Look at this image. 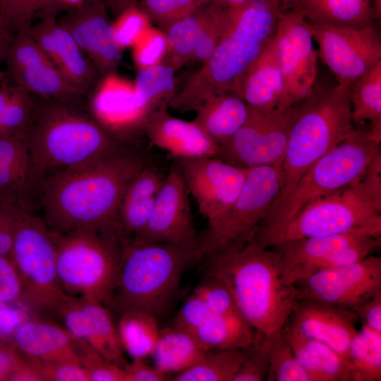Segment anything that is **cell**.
Masks as SVG:
<instances>
[{"label":"cell","mask_w":381,"mask_h":381,"mask_svg":"<svg viewBox=\"0 0 381 381\" xmlns=\"http://www.w3.org/2000/svg\"><path fill=\"white\" fill-rule=\"evenodd\" d=\"M123 151L90 164L58 170L39 183L43 221L55 234L93 231L125 236L118 221L127 186L147 164Z\"/></svg>","instance_id":"6da1fadb"},{"label":"cell","mask_w":381,"mask_h":381,"mask_svg":"<svg viewBox=\"0 0 381 381\" xmlns=\"http://www.w3.org/2000/svg\"><path fill=\"white\" fill-rule=\"evenodd\" d=\"M208 258L207 277L226 285L255 331L273 334L289 321L297 301L296 287L283 282L277 254L255 235Z\"/></svg>","instance_id":"7a4b0ae2"},{"label":"cell","mask_w":381,"mask_h":381,"mask_svg":"<svg viewBox=\"0 0 381 381\" xmlns=\"http://www.w3.org/2000/svg\"><path fill=\"white\" fill-rule=\"evenodd\" d=\"M32 95L35 112L26 142L38 185L48 171L85 166L123 151L83 108Z\"/></svg>","instance_id":"3957f363"},{"label":"cell","mask_w":381,"mask_h":381,"mask_svg":"<svg viewBox=\"0 0 381 381\" xmlns=\"http://www.w3.org/2000/svg\"><path fill=\"white\" fill-rule=\"evenodd\" d=\"M201 258L198 248L126 239L108 305L119 315L140 310L158 318L171 305L186 270Z\"/></svg>","instance_id":"277c9868"},{"label":"cell","mask_w":381,"mask_h":381,"mask_svg":"<svg viewBox=\"0 0 381 381\" xmlns=\"http://www.w3.org/2000/svg\"><path fill=\"white\" fill-rule=\"evenodd\" d=\"M381 140L369 129H356L328 151L300 177L289 193L268 208L255 236L263 246L306 205L357 181L375 154Z\"/></svg>","instance_id":"5b68a950"},{"label":"cell","mask_w":381,"mask_h":381,"mask_svg":"<svg viewBox=\"0 0 381 381\" xmlns=\"http://www.w3.org/2000/svg\"><path fill=\"white\" fill-rule=\"evenodd\" d=\"M349 89L317 87L302 100L282 160L284 183L272 205L281 201L318 159L354 130Z\"/></svg>","instance_id":"8992f818"},{"label":"cell","mask_w":381,"mask_h":381,"mask_svg":"<svg viewBox=\"0 0 381 381\" xmlns=\"http://www.w3.org/2000/svg\"><path fill=\"white\" fill-rule=\"evenodd\" d=\"M381 234V170L368 167L351 184L306 205L265 244L353 231Z\"/></svg>","instance_id":"52a82bcc"},{"label":"cell","mask_w":381,"mask_h":381,"mask_svg":"<svg viewBox=\"0 0 381 381\" xmlns=\"http://www.w3.org/2000/svg\"><path fill=\"white\" fill-rule=\"evenodd\" d=\"M55 235L57 273L64 291L108 305L126 238L93 231Z\"/></svg>","instance_id":"ba28073f"},{"label":"cell","mask_w":381,"mask_h":381,"mask_svg":"<svg viewBox=\"0 0 381 381\" xmlns=\"http://www.w3.org/2000/svg\"><path fill=\"white\" fill-rule=\"evenodd\" d=\"M10 257L20 280V304L35 317H55L67 296L57 273L55 234L31 212L18 214Z\"/></svg>","instance_id":"9c48e42d"},{"label":"cell","mask_w":381,"mask_h":381,"mask_svg":"<svg viewBox=\"0 0 381 381\" xmlns=\"http://www.w3.org/2000/svg\"><path fill=\"white\" fill-rule=\"evenodd\" d=\"M380 243L381 234L360 231L289 240L269 248L278 257L283 282L294 285L319 272L361 260Z\"/></svg>","instance_id":"30bf717a"},{"label":"cell","mask_w":381,"mask_h":381,"mask_svg":"<svg viewBox=\"0 0 381 381\" xmlns=\"http://www.w3.org/2000/svg\"><path fill=\"white\" fill-rule=\"evenodd\" d=\"M283 183L282 162L248 168L245 183L235 200L200 240L202 258L255 235Z\"/></svg>","instance_id":"8fae6325"},{"label":"cell","mask_w":381,"mask_h":381,"mask_svg":"<svg viewBox=\"0 0 381 381\" xmlns=\"http://www.w3.org/2000/svg\"><path fill=\"white\" fill-rule=\"evenodd\" d=\"M301 102L272 109L248 106L245 123L219 145L217 158L244 168L281 163Z\"/></svg>","instance_id":"7c38bea8"},{"label":"cell","mask_w":381,"mask_h":381,"mask_svg":"<svg viewBox=\"0 0 381 381\" xmlns=\"http://www.w3.org/2000/svg\"><path fill=\"white\" fill-rule=\"evenodd\" d=\"M309 23L318 54L337 84L349 89L381 61V37L375 24L349 27Z\"/></svg>","instance_id":"4fadbf2b"},{"label":"cell","mask_w":381,"mask_h":381,"mask_svg":"<svg viewBox=\"0 0 381 381\" xmlns=\"http://www.w3.org/2000/svg\"><path fill=\"white\" fill-rule=\"evenodd\" d=\"M274 40L284 86L279 108H286L304 99L314 90L318 53L309 22L292 9L281 13Z\"/></svg>","instance_id":"5bb4252c"},{"label":"cell","mask_w":381,"mask_h":381,"mask_svg":"<svg viewBox=\"0 0 381 381\" xmlns=\"http://www.w3.org/2000/svg\"><path fill=\"white\" fill-rule=\"evenodd\" d=\"M4 75L13 85L42 97L83 108L88 95L70 85L29 32L12 37L4 62Z\"/></svg>","instance_id":"9a60e30c"},{"label":"cell","mask_w":381,"mask_h":381,"mask_svg":"<svg viewBox=\"0 0 381 381\" xmlns=\"http://www.w3.org/2000/svg\"><path fill=\"white\" fill-rule=\"evenodd\" d=\"M297 300H313L355 311L381 290V258L319 272L294 284Z\"/></svg>","instance_id":"2e32d148"},{"label":"cell","mask_w":381,"mask_h":381,"mask_svg":"<svg viewBox=\"0 0 381 381\" xmlns=\"http://www.w3.org/2000/svg\"><path fill=\"white\" fill-rule=\"evenodd\" d=\"M189 194L195 200L200 212L214 225L225 214L240 193L248 168L229 164L219 158L205 157L176 160Z\"/></svg>","instance_id":"e0dca14e"},{"label":"cell","mask_w":381,"mask_h":381,"mask_svg":"<svg viewBox=\"0 0 381 381\" xmlns=\"http://www.w3.org/2000/svg\"><path fill=\"white\" fill-rule=\"evenodd\" d=\"M188 195L176 161L164 178L145 226L133 238L200 249Z\"/></svg>","instance_id":"ac0fdd59"},{"label":"cell","mask_w":381,"mask_h":381,"mask_svg":"<svg viewBox=\"0 0 381 381\" xmlns=\"http://www.w3.org/2000/svg\"><path fill=\"white\" fill-rule=\"evenodd\" d=\"M107 11L103 0H79L57 20L102 77L114 73L122 51Z\"/></svg>","instance_id":"d6986e66"},{"label":"cell","mask_w":381,"mask_h":381,"mask_svg":"<svg viewBox=\"0 0 381 381\" xmlns=\"http://www.w3.org/2000/svg\"><path fill=\"white\" fill-rule=\"evenodd\" d=\"M56 18L35 23L29 31L30 35L65 80L90 97L102 76Z\"/></svg>","instance_id":"ffe728a7"},{"label":"cell","mask_w":381,"mask_h":381,"mask_svg":"<svg viewBox=\"0 0 381 381\" xmlns=\"http://www.w3.org/2000/svg\"><path fill=\"white\" fill-rule=\"evenodd\" d=\"M358 320L353 310L301 299L296 301L289 322L306 337L330 347L348 363L349 346L358 331Z\"/></svg>","instance_id":"44dd1931"},{"label":"cell","mask_w":381,"mask_h":381,"mask_svg":"<svg viewBox=\"0 0 381 381\" xmlns=\"http://www.w3.org/2000/svg\"><path fill=\"white\" fill-rule=\"evenodd\" d=\"M168 102L156 108L147 119L143 131L150 145L177 159L217 157L219 146L193 120L171 116Z\"/></svg>","instance_id":"7402d4cb"},{"label":"cell","mask_w":381,"mask_h":381,"mask_svg":"<svg viewBox=\"0 0 381 381\" xmlns=\"http://www.w3.org/2000/svg\"><path fill=\"white\" fill-rule=\"evenodd\" d=\"M38 182L25 139L0 138V207L15 213L31 212Z\"/></svg>","instance_id":"603a6c76"},{"label":"cell","mask_w":381,"mask_h":381,"mask_svg":"<svg viewBox=\"0 0 381 381\" xmlns=\"http://www.w3.org/2000/svg\"><path fill=\"white\" fill-rule=\"evenodd\" d=\"M101 82L90 95L96 120L116 138L120 133L143 131L147 116L137 106L134 85L113 73Z\"/></svg>","instance_id":"cb8c5ba5"},{"label":"cell","mask_w":381,"mask_h":381,"mask_svg":"<svg viewBox=\"0 0 381 381\" xmlns=\"http://www.w3.org/2000/svg\"><path fill=\"white\" fill-rule=\"evenodd\" d=\"M10 341L23 354L39 361H79L78 339L49 319L29 318L16 329Z\"/></svg>","instance_id":"d4e9b609"},{"label":"cell","mask_w":381,"mask_h":381,"mask_svg":"<svg viewBox=\"0 0 381 381\" xmlns=\"http://www.w3.org/2000/svg\"><path fill=\"white\" fill-rule=\"evenodd\" d=\"M283 79L274 37L240 78L234 93L249 107L279 108L283 96Z\"/></svg>","instance_id":"484cf974"},{"label":"cell","mask_w":381,"mask_h":381,"mask_svg":"<svg viewBox=\"0 0 381 381\" xmlns=\"http://www.w3.org/2000/svg\"><path fill=\"white\" fill-rule=\"evenodd\" d=\"M309 23L365 27L380 18V0H288Z\"/></svg>","instance_id":"4316f807"},{"label":"cell","mask_w":381,"mask_h":381,"mask_svg":"<svg viewBox=\"0 0 381 381\" xmlns=\"http://www.w3.org/2000/svg\"><path fill=\"white\" fill-rule=\"evenodd\" d=\"M164 178L157 167L147 164L127 186L118 211L127 238L136 236L145 226Z\"/></svg>","instance_id":"83f0119b"},{"label":"cell","mask_w":381,"mask_h":381,"mask_svg":"<svg viewBox=\"0 0 381 381\" xmlns=\"http://www.w3.org/2000/svg\"><path fill=\"white\" fill-rule=\"evenodd\" d=\"M248 109V105L235 93H224L201 104L195 111L193 121L219 146L241 128Z\"/></svg>","instance_id":"f1b7e54d"},{"label":"cell","mask_w":381,"mask_h":381,"mask_svg":"<svg viewBox=\"0 0 381 381\" xmlns=\"http://www.w3.org/2000/svg\"><path fill=\"white\" fill-rule=\"evenodd\" d=\"M80 299L85 314L80 339L109 361L124 368L128 363L109 309L104 303Z\"/></svg>","instance_id":"f546056e"},{"label":"cell","mask_w":381,"mask_h":381,"mask_svg":"<svg viewBox=\"0 0 381 381\" xmlns=\"http://www.w3.org/2000/svg\"><path fill=\"white\" fill-rule=\"evenodd\" d=\"M191 334L205 351L247 349L258 337V332L238 311L212 314Z\"/></svg>","instance_id":"4dcf8cb0"},{"label":"cell","mask_w":381,"mask_h":381,"mask_svg":"<svg viewBox=\"0 0 381 381\" xmlns=\"http://www.w3.org/2000/svg\"><path fill=\"white\" fill-rule=\"evenodd\" d=\"M206 352L190 333L171 325L160 329L152 357L155 366L171 375L191 367Z\"/></svg>","instance_id":"1f68e13d"},{"label":"cell","mask_w":381,"mask_h":381,"mask_svg":"<svg viewBox=\"0 0 381 381\" xmlns=\"http://www.w3.org/2000/svg\"><path fill=\"white\" fill-rule=\"evenodd\" d=\"M353 123H368L370 133L381 140V61L349 89Z\"/></svg>","instance_id":"d6a6232c"},{"label":"cell","mask_w":381,"mask_h":381,"mask_svg":"<svg viewBox=\"0 0 381 381\" xmlns=\"http://www.w3.org/2000/svg\"><path fill=\"white\" fill-rule=\"evenodd\" d=\"M116 325L123 349L132 359L152 356L160 332L155 316L140 310H126L119 314Z\"/></svg>","instance_id":"836d02e7"},{"label":"cell","mask_w":381,"mask_h":381,"mask_svg":"<svg viewBox=\"0 0 381 381\" xmlns=\"http://www.w3.org/2000/svg\"><path fill=\"white\" fill-rule=\"evenodd\" d=\"M71 6L66 0H0V18L13 37L20 31L29 32L35 20L57 18Z\"/></svg>","instance_id":"e575fe53"},{"label":"cell","mask_w":381,"mask_h":381,"mask_svg":"<svg viewBox=\"0 0 381 381\" xmlns=\"http://www.w3.org/2000/svg\"><path fill=\"white\" fill-rule=\"evenodd\" d=\"M175 70L166 63L139 70L135 84L138 108L148 118L159 105L168 102L175 93Z\"/></svg>","instance_id":"d590c367"},{"label":"cell","mask_w":381,"mask_h":381,"mask_svg":"<svg viewBox=\"0 0 381 381\" xmlns=\"http://www.w3.org/2000/svg\"><path fill=\"white\" fill-rule=\"evenodd\" d=\"M351 381L381 380V334L362 325L348 353Z\"/></svg>","instance_id":"8d00e7d4"},{"label":"cell","mask_w":381,"mask_h":381,"mask_svg":"<svg viewBox=\"0 0 381 381\" xmlns=\"http://www.w3.org/2000/svg\"><path fill=\"white\" fill-rule=\"evenodd\" d=\"M248 348L208 351L198 363L176 374L172 380L175 381H232L247 355Z\"/></svg>","instance_id":"74e56055"},{"label":"cell","mask_w":381,"mask_h":381,"mask_svg":"<svg viewBox=\"0 0 381 381\" xmlns=\"http://www.w3.org/2000/svg\"><path fill=\"white\" fill-rule=\"evenodd\" d=\"M200 25L192 59L205 62L214 52L226 32L229 18L228 8L210 0L200 8Z\"/></svg>","instance_id":"f35d334b"},{"label":"cell","mask_w":381,"mask_h":381,"mask_svg":"<svg viewBox=\"0 0 381 381\" xmlns=\"http://www.w3.org/2000/svg\"><path fill=\"white\" fill-rule=\"evenodd\" d=\"M200 25V9L170 25L164 30L168 57L166 64L176 71L193 58Z\"/></svg>","instance_id":"ab89813d"},{"label":"cell","mask_w":381,"mask_h":381,"mask_svg":"<svg viewBox=\"0 0 381 381\" xmlns=\"http://www.w3.org/2000/svg\"><path fill=\"white\" fill-rule=\"evenodd\" d=\"M267 381H311L282 330L273 334Z\"/></svg>","instance_id":"60d3db41"},{"label":"cell","mask_w":381,"mask_h":381,"mask_svg":"<svg viewBox=\"0 0 381 381\" xmlns=\"http://www.w3.org/2000/svg\"><path fill=\"white\" fill-rule=\"evenodd\" d=\"M210 0H140L138 7L164 30L189 16Z\"/></svg>","instance_id":"b9f144b4"},{"label":"cell","mask_w":381,"mask_h":381,"mask_svg":"<svg viewBox=\"0 0 381 381\" xmlns=\"http://www.w3.org/2000/svg\"><path fill=\"white\" fill-rule=\"evenodd\" d=\"M273 334L258 332L256 341L248 348L247 355L232 381L266 380Z\"/></svg>","instance_id":"7bdbcfd3"},{"label":"cell","mask_w":381,"mask_h":381,"mask_svg":"<svg viewBox=\"0 0 381 381\" xmlns=\"http://www.w3.org/2000/svg\"><path fill=\"white\" fill-rule=\"evenodd\" d=\"M78 356L89 381H127L123 368L109 361L87 343L79 339Z\"/></svg>","instance_id":"ee69618b"},{"label":"cell","mask_w":381,"mask_h":381,"mask_svg":"<svg viewBox=\"0 0 381 381\" xmlns=\"http://www.w3.org/2000/svg\"><path fill=\"white\" fill-rule=\"evenodd\" d=\"M150 28V20L136 4L121 13L113 23L114 35L121 49L133 47Z\"/></svg>","instance_id":"f6af8a7d"},{"label":"cell","mask_w":381,"mask_h":381,"mask_svg":"<svg viewBox=\"0 0 381 381\" xmlns=\"http://www.w3.org/2000/svg\"><path fill=\"white\" fill-rule=\"evenodd\" d=\"M305 337L306 344L326 381H351L349 367L344 358L326 344L306 336Z\"/></svg>","instance_id":"bcb514c9"},{"label":"cell","mask_w":381,"mask_h":381,"mask_svg":"<svg viewBox=\"0 0 381 381\" xmlns=\"http://www.w3.org/2000/svg\"><path fill=\"white\" fill-rule=\"evenodd\" d=\"M164 32L151 27L133 46V56L139 70L162 64L167 55Z\"/></svg>","instance_id":"7dc6e473"},{"label":"cell","mask_w":381,"mask_h":381,"mask_svg":"<svg viewBox=\"0 0 381 381\" xmlns=\"http://www.w3.org/2000/svg\"><path fill=\"white\" fill-rule=\"evenodd\" d=\"M193 294L205 303L213 314L238 311L229 290L214 277H207L205 281L195 287Z\"/></svg>","instance_id":"c3c4849f"},{"label":"cell","mask_w":381,"mask_h":381,"mask_svg":"<svg viewBox=\"0 0 381 381\" xmlns=\"http://www.w3.org/2000/svg\"><path fill=\"white\" fill-rule=\"evenodd\" d=\"M212 314L205 303L193 293L178 311L172 325L191 334Z\"/></svg>","instance_id":"681fc988"},{"label":"cell","mask_w":381,"mask_h":381,"mask_svg":"<svg viewBox=\"0 0 381 381\" xmlns=\"http://www.w3.org/2000/svg\"><path fill=\"white\" fill-rule=\"evenodd\" d=\"M37 361L43 381H89L78 361Z\"/></svg>","instance_id":"f907efd6"},{"label":"cell","mask_w":381,"mask_h":381,"mask_svg":"<svg viewBox=\"0 0 381 381\" xmlns=\"http://www.w3.org/2000/svg\"><path fill=\"white\" fill-rule=\"evenodd\" d=\"M20 280L10 256L0 255V302H20Z\"/></svg>","instance_id":"816d5d0a"},{"label":"cell","mask_w":381,"mask_h":381,"mask_svg":"<svg viewBox=\"0 0 381 381\" xmlns=\"http://www.w3.org/2000/svg\"><path fill=\"white\" fill-rule=\"evenodd\" d=\"M25 307L0 302V339L10 340L16 329L30 317Z\"/></svg>","instance_id":"f5cc1de1"},{"label":"cell","mask_w":381,"mask_h":381,"mask_svg":"<svg viewBox=\"0 0 381 381\" xmlns=\"http://www.w3.org/2000/svg\"><path fill=\"white\" fill-rule=\"evenodd\" d=\"M127 381H164L169 380L170 375L151 365L144 358H133L123 368Z\"/></svg>","instance_id":"db71d44e"},{"label":"cell","mask_w":381,"mask_h":381,"mask_svg":"<svg viewBox=\"0 0 381 381\" xmlns=\"http://www.w3.org/2000/svg\"><path fill=\"white\" fill-rule=\"evenodd\" d=\"M355 312L363 325L381 334V290L359 306Z\"/></svg>","instance_id":"11a10c76"},{"label":"cell","mask_w":381,"mask_h":381,"mask_svg":"<svg viewBox=\"0 0 381 381\" xmlns=\"http://www.w3.org/2000/svg\"><path fill=\"white\" fill-rule=\"evenodd\" d=\"M19 357L18 351L9 340L0 339V381L9 380Z\"/></svg>","instance_id":"9f6ffc18"},{"label":"cell","mask_w":381,"mask_h":381,"mask_svg":"<svg viewBox=\"0 0 381 381\" xmlns=\"http://www.w3.org/2000/svg\"><path fill=\"white\" fill-rule=\"evenodd\" d=\"M109 11L116 17L135 4L136 0H103Z\"/></svg>","instance_id":"6f0895ef"},{"label":"cell","mask_w":381,"mask_h":381,"mask_svg":"<svg viewBox=\"0 0 381 381\" xmlns=\"http://www.w3.org/2000/svg\"><path fill=\"white\" fill-rule=\"evenodd\" d=\"M12 40L11 34L4 28H0V67L4 59ZM1 72H0L1 75Z\"/></svg>","instance_id":"680465c9"},{"label":"cell","mask_w":381,"mask_h":381,"mask_svg":"<svg viewBox=\"0 0 381 381\" xmlns=\"http://www.w3.org/2000/svg\"><path fill=\"white\" fill-rule=\"evenodd\" d=\"M11 222L10 213L0 207V235L11 228Z\"/></svg>","instance_id":"91938a15"},{"label":"cell","mask_w":381,"mask_h":381,"mask_svg":"<svg viewBox=\"0 0 381 381\" xmlns=\"http://www.w3.org/2000/svg\"><path fill=\"white\" fill-rule=\"evenodd\" d=\"M219 4L227 8H238L257 0H215ZM284 2L285 0H269Z\"/></svg>","instance_id":"94428289"},{"label":"cell","mask_w":381,"mask_h":381,"mask_svg":"<svg viewBox=\"0 0 381 381\" xmlns=\"http://www.w3.org/2000/svg\"><path fill=\"white\" fill-rule=\"evenodd\" d=\"M3 27V25H2V23H1V18H0V28Z\"/></svg>","instance_id":"6125c7cd"}]
</instances>
